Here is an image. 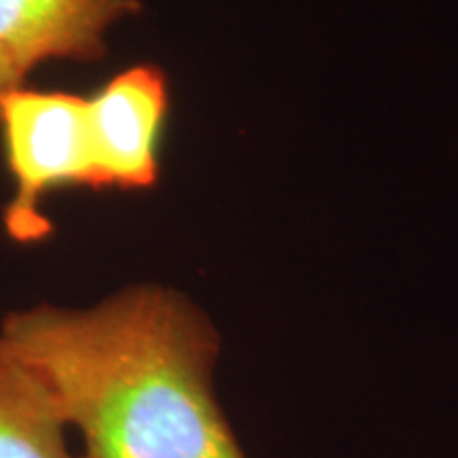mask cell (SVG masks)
I'll return each mask as SVG.
<instances>
[{
  "instance_id": "3",
  "label": "cell",
  "mask_w": 458,
  "mask_h": 458,
  "mask_svg": "<svg viewBox=\"0 0 458 458\" xmlns=\"http://www.w3.org/2000/svg\"><path fill=\"white\" fill-rule=\"evenodd\" d=\"M89 105V131L100 189H147L159 174V134L168 113V83L157 66H130Z\"/></svg>"
},
{
  "instance_id": "2",
  "label": "cell",
  "mask_w": 458,
  "mask_h": 458,
  "mask_svg": "<svg viewBox=\"0 0 458 458\" xmlns=\"http://www.w3.org/2000/svg\"><path fill=\"white\" fill-rule=\"evenodd\" d=\"M0 130L13 179L3 208L4 233L17 244H37L54 229L41 208L47 191L62 185L100 189L88 98L21 85L3 102Z\"/></svg>"
},
{
  "instance_id": "1",
  "label": "cell",
  "mask_w": 458,
  "mask_h": 458,
  "mask_svg": "<svg viewBox=\"0 0 458 458\" xmlns=\"http://www.w3.org/2000/svg\"><path fill=\"white\" fill-rule=\"evenodd\" d=\"M0 335L81 435V458H246L215 394L219 334L170 286L37 303L7 314Z\"/></svg>"
},
{
  "instance_id": "5",
  "label": "cell",
  "mask_w": 458,
  "mask_h": 458,
  "mask_svg": "<svg viewBox=\"0 0 458 458\" xmlns=\"http://www.w3.org/2000/svg\"><path fill=\"white\" fill-rule=\"evenodd\" d=\"M54 394L0 335V458H81Z\"/></svg>"
},
{
  "instance_id": "6",
  "label": "cell",
  "mask_w": 458,
  "mask_h": 458,
  "mask_svg": "<svg viewBox=\"0 0 458 458\" xmlns=\"http://www.w3.org/2000/svg\"><path fill=\"white\" fill-rule=\"evenodd\" d=\"M26 81V77L17 68L11 64V62L4 57L3 51H0V108H3V102L11 91L21 88Z\"/></svg>"
},
{
  "instance_id": "4",
  "label": "cell",
  "mask_w": 458,
  "mask_h": 458,
  "mask_svg": "<svg viewBox=\"0 0 458 458\" xmlns=\"http://www.w3.org/2000/svg\"><path fill=\"white\" fill-rule=\"evenodd\" d=\"M139 0H0V51L28 77L47 62H96Z\"/></svg>"
}]
</instances>
